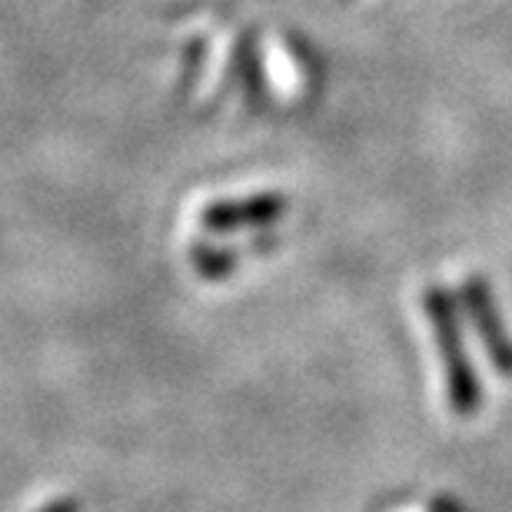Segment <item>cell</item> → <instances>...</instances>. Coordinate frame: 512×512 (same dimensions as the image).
Segmentation results:
<instances>
[{
    "instance_id": "1",
    "label": "cell",
    "mask_w": 512,
    "mask_h": 512,
    "mask_svg": "<svg viewBox=\"0 0 512 512\" xmlns=\"http://www.w3.org/2000/svg\"><path fill=\"white\" fill-rule=\"evenodd\" d=\"M423 310L429 316V326H433L436 353H439V360H443L449 409H453L456 416H476L479 406H483V386H479V376L466 356L456 296L449 293L446 286H426Z\"/></svg>"
},
{
    "instance_id": "2",
    "label": "cell",
    "mask_w": 512,
    "mask_h": 512,
    "mask_svg": "<svg viewBox=\"0 0 512 512\" xmlns=\"http://www.w3.org/2000/svg\"><path fill=\"white\" fill-rule=\"evenodd\" d=\"M459 300H463V310L473 323V330L479 333L483 340V350L489 356V363L496 366L499 376L512 380V336L506 330L503 316H499V306H496V296L489 290V283L483 276L469 273L463 286H459Z\"/></svg>"
},
{
    "instance_id": "3",
    "label": "cell",
    "mask_w": 512,
    "mask_h": 512,
    "mask_svg": "<svg viewBox=\"0 0 512 512\" xmlns=\"http://www.w3.org/2000/svg\"><path fill=\"white\" fill-rule=\"evenodd\" d=\"M286 213V197L280 193H250L237 200H217L200 210V227L210 233H237L253 227H270Z\"/></svg>"
},
{
    "instance_id": "4",
    "label": "cell",
    "mask_w": 512,
    "mask_h": 512,
    "mask_svg": "<svg viewBox=\"0 0 512 512\" xmlns=\"http://www.w3.org/2000/svg\"><path fill=\"white\" fill-rule=\"evenodd\" d=\"M233 67H237L243 100H247L253 110H260L270 94H266V70H263L260 54H256V37L250 30L237 40V47H233Z\"/></svg>"
},
{
    "instance_id": "5",
    "label": "cell",
    "mask_w": 512,
    "mask_h": 512,
    "mask_svg": "<svg viewBox=\"0 0 512 512\" xmlns=\"http://www.w3.org/2000/svg\"><path fill=\"white\" fill-rule=\"evenodd\" d=\"M190 263L203 280H223V276L233 273V266H237V253L223 250L217 243H197V247L190 250Z\"/></svg>"
},
{
    "instance_id": "6",
    "label": "cell",
    "mask_w": 512,
    "mask_h": 512,
    "mask_svg": "<svg viewBox=\"0 0 512 512\" xmlns=\"http://www.w3.org/2000/svg\"><path fill=\"white\" fill-rule=\"evenodd\" d=\"M47 512H70V506H54V509H47Z\"/></svg>"
}]
</instances>
